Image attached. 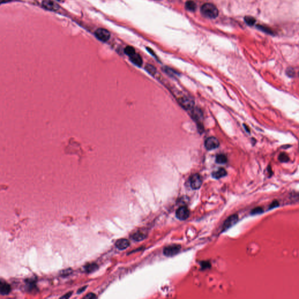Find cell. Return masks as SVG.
Masks as SVG:
<instances>
[{
    "label": "cell",
    "mask_w": 299,
    "mask_h": 299,
    "mask_svg": "<svg viewBox=\"0 0 299 299\" xmlns=\"http://www.w3.org/2000/svg\"><path fill=\"white\" fill-rule=\"evenodd\" d=\"M200 11L204 16L210 19H215L219 15L217 8L212 3L204 4L201 7Z\"/></svg>",
    "instance_id": "6da1fadb"
},
{
    "label": "cell",
    "mask_w": 299,
    "mask_h": 299,
    "mask_svg": "<svg viewBox=\"0 0 299 299\" xmlns=\"http://www.w3.org/2000/svg\"><path fill=\"white\" fill-rule=\"evenodd\" d=\"M178 101L181 106L186 110L191 109L194 105V101L190 97L187 96H182L178 99Z\"/></svg>",
    "instance_id": "7a4b0ae2"
},
{
    "label": "cell",
    "mask_w": 299,
    "mask_h": 299,
    "mask_svg": "<svg viewBox=\"0 0 299 299\" xmlns=\"http://www.w3.org/2000/svg\"><path fill=\"white\" fill-rule=\"evenodd\" d=\"M181 249V246L178 244H173L164 248L163 253L166 257H173L176 255Z\"/></svg>",
    "instance_id": "3957f363"
},
{
    "label": "cell",
    "mask_w": 299,
    "mask_h": 299,
    "mask_svg": "<svg viewBox=\"0 0 299 299\" xmlns=\"http://www.w3.org/2000/svg\"><path fill=\"white\" fill-rule=\"evenodd\" d=\"M95 35L98 39L103 42L108 41L111 37L110 32L103 28L98 29L95 32Z\"/></svg>",
    "instance_id": "277c9868"
},
{
    "label": "cell",
    "mask_w": 299,
    "mask_h": 299,
    "mask_svg": "<svg viewBox=\"0 0 299 299\" xmlns=\"http://www.w3.org/2000/svg\"><path fill=\"white\" fill-rule=\"evenodd\" d=\"M190 187L193 189H199L202 184V179L201 176L198 174L192 175L190 179Z\"/></svg>",
    "instance_id": "5b68a950"
},
{
    "label": "cell",
    "mask_w": 299,
    "mask_h": 299,
    "mask_svg": "<svg viewBox=\"0 0 299 299\" xmlns=\"http://www.w3.org/2000/svg\"><path fill=\"white\" fill-rule=\"evenodd\" d=\"M238 220V217L237 214H233L228 217L225 221L224 222L223 227H222V230L225 231L226 230L231 228L232 226H233L235 224L237 223V222Z\"/></svg>",
    "instance_id": "8992f818"
},
{
    "label": "cell",
    "mask_w": 299,
    "mask_h": 299,
    "mask_svg": "<svg viewBox=\"0 0 299 299\" xmlns=\"http://www.w3.org/2000/svg\"><path fill=\"white\" fill-rule=\"evenodd\" d=\"M42 5L43 8L51 11H56L60 8L59 5L52 0H43Z\"/></svg>",
    "instance_id": "52a82bcc"
},
{
    "label": "cell",
    "mask_w": 299,
    "mask_h": 299,
    "mask_svg": "<svg viewBox=\"0 0 299 299\" xmlns=\"http://www.w3.org/2000/svg\"><path fill=\"white\" fill-rule=\"evenodd\" d=\"M220 143L218 139L214 137H209L206 140L205 143V146L206 149L208 150L217 149Z\"/></svg>",
    "instance_id": "ba28073f"
},
{
    "label": "cell",
    "mask_w": 299,
    "mask_h": 299,
    "mask_svg": "<svg viewBox=\"0 0 299 299\" xmlns=\"http://www.w3.org/2000/svg\"><path fill=\"white\" fill-rule=\"evenodd\" d=\"M190 214L189 210L186 206H181L176 211V216L180 220L187 219Z\"/></svg>",
    "instance_id": "9c48e42d"
},
{
    "label": "cell",
    "mask_w": 299,
    "mask_h": 299,
    "mask_svg": "<svg viewBox=\"0 0 299 299\" xmlns=\"http://www.w3.org/2000/svg\"><path fill=\"white\" fill-rule=\"evenodd\" d=\"M130 245V242L128 239L122 238L118 240L115 243V246L117 248L120 250H124L126 249Z\"/></svg>",
    "instance_id": "30bf717a"
},
{
    "label": "cell",
    "mask_w": 299,
    "mask_h": 299,
    "mask_svg": "<svg viewBox=\"0 0 299 299\" xmlns=\"http://www.w3.org/2000/svg\"><path fill=\"white\" fill-rule=\"evenodd\" d=\"M11 292V287L6 282L0 281V293L2 295H7Z\"/></svg>",
    "instance_id": "8fae6325"
},
{
    "label": "cell",
    "mask_w": 299,
    "mask_h": 299,
    "mask_svg": "<svg viewBox=\"0 0 299 299\" xmlns=\"http://www.w3.org/2000/svg\"><path fill=\"white\" fill-rule=\"evenodd\" d=\"M130 60L138 67H141L143 64V60L140 54L135 53L133 55L129 57Z\"/></svg>",
    "instance_id": "7c38bea8"
},
{
    "label": "cell",
    "mask_w": 299,
    "mask_h": 299,
    "mask_svg": "<svg viewBox=\"0 0 299 299\" xmlns=\"http://www.w3.org/2000/svg\"><path fill=\"white\" fill-rule=\"evenodd\" d=\"M192 116L194 120L198 122L200 121L203 118V113L201 110L198 108H195L193 109L192 112Z\"/></svg>",
    "instance_id": "4fadbf2b"
},
{
    "label": "cell",
    "mask_w": 299,
    "mask_h": 299,
    "mask_svg": "<svg viewBox=\"0 0 299 299\" xmlns=\"http://www.w3.org/2000/svg\"><path fill=\"white\" fill-rule=\"evenodd\" d=\"M226 175H227V171H225V169L223 168H220L217 171L213 172L212 174V176L216 179L221 178L224 177Z\"/></svg>",
    "instance_id": "5bb4252c"
},
{
    "label": "cell",
    "mask_w": 299,
    "mask_h": 299,
    "mask_svg": "<svg viewBox=\"0 0 299 299\" xmlns=\"http://www.w3.org/2000/svg\"><path fill=\"white\" fill-rule=\"evenodd\" d=\"M185 8L190 11H195L196 9V4L192 0H189L185 3Z\"/></svg>",
    "instance_id": "9a60e30c"
},
{
    "label": "cell",
    "mask_w": 299,
    "mask_h": 299,
    "mask_svg": "<svg viewBox=\"0 0 299 299\" xmlns=\"http://www.w3.org/2000/svg\"><path fill=\"white\" fill-rule=\"evenodd\" d=\"M146 237H147V236L145 234H144L143 232L137 231L133 234L132 239H133L136 241H142L143 239H145Z\"/></svg>",
    "instance_id": "2e32d148"
},
{
    "label": "cell",
    "mask_w": 299,
    "mask_h": 299,
    "mask_svg": "<svg viewBox=\"0 0 299 299\" xmlns=\"http://www.w3.org/2000/svg\"><path fill=\"white\" fill-rule=\"evenodd\" d=\"M145 70H146V71L149 74L151 75H154L157 72V70H156L155 67L153 65H151L150 64H147L146 65Z\"/></svg>",
    "instance_id": "e0dca14e"
},
{
    "label": "cell",
    "mask_w": 299,
    "mask_h": 299,
    "mask_svg": "<svg viewBox=\"0 0 299 299\" xmlns=\"http://www.w3.org/2000/svg\"><path fill=\"white\" fill-rule=\"evenodd\" d=\"M98 268V266L96 263H90L85 266L86 271L88 273L92 272Z\"/></svg>",
    "instance_id": "ac0fdd59"
},
{
    "label": "cell",
    "mask_w": 299,
    "mask_h": 299,
    "mask_svg": "<svg viewBox=\"0 0 299 299\" xmlns=\"http://www.w3.org/2000/svg\"><path fill=\"white\" fill-rule=\"evenodd\" d=\"M216 162L219 164H225L227 162V157L224 154H219L216 157Z\"/></svg>",
    "instance_id": "d6986e66"
},
{
    "label": "cell",
    "mask_w": 299,
    "mask_h": 299,
    "mask_svg": "<svg viewBox=\"0 0 299 299\" xmlns=\"http://www.w3.org/2000/svg\"><path fill=\"white\" fill-rule=\"evenodd\" d=\"M124 51H125V54L127 56H129V57L133 55L135 53H136V51H135V49L132 47V46H127L125 48V50H124Z\"/></svg>",
    "instance_id": "ffe728a7"
},
{
    "label": "cell",
    "mask_w": 299,
    "mask_h": 299,
    "mask_svg": "<svg viewBox=\"0 0 299 299\" xmlns=\"http://www.w3.org/2000/svg\"><path fill=\"white\" fill-rule=\"evenodd\" d=\"M279 160L282 162H286L289 161V158L286 153H281L279 157Z\"/></svg>",
    "instance_id": "44dd1931"
},
{
    "label": "cell",
    "mask_w": 299,
    "mask_h": 299,
    "mask_svg": "<svg viewBox=\"0 0 299 299\" xmlns=\"http://www.w3.org/2000/svg\"><path fill=\"white\" fill-rule=\"evenodd\" d=\"M164 70L167 74H168L170 76H174L175 75L177 74V73L174 70H173L170 67H164Z\"/></svg>",
    "instance_id": "7402d4cb"
},
{
    "label": "cell",
    "mask_w": 299,
    "mask_h": 299,
    "mask_svg": "<svg viewBox=\"0 0 299 299\" xmlns=\"http://www.w3.org/2000/svg\"><path fill=\"white\" fill-rule=\"evenodd\" d=\"M245 22L248 24V25H250V26H252V25H254L255 22H256V20L254 18L252 17V16H246L245 18Z\"/></svg>",
    "instance_id": "603a6c76"
},
{
    "label": "cell",
    "mask_w": 299,
    "mask_h": 299,
    "mask_svg": "<svg viewBox=\"0 0 299 299\" xmlns=\"http://www.w3.org/2000/svg\"><path fill=\"white\" fill-rule=\"evenodd\" d=\"M262 212H263L262 208L259 207V208H256L254 209L251 212V214H260Z\"/></svg>",
    "instance_id": "cb8c5ba5"
},
{
    "label": "cell",
    "mask_w": 299,
    "mask_h": 299,
    "mask_svg": "<svg viewBox=\"0 0 299 299\" xmlns=\"http://www.w3.org/2000/svg\"><path fill=\"white\" fill-rule=\"evenodd\" d=\"M259 29H260L261 30L265 32H266L268 33H270V34H272V32L271 30H270L269 28H267L266 27H263V26H258Z\"/></svg>",
    "instance_id": "d4e9b609"
},
{
    "label": "cell",
    "mask_w": 299,
    "mask_h": 299,
    "mask_svg": "<svg viewBox=\"0 0 299 299\" xmlns=\"http://www.w3.org/2000/svg\"><path fill=\"white\" fill-rule=\"evenodd\" d=\"M286 73L288 76L292 77H293L294 75L295 74V71L293 68H289V69L287 70Z\"/></svg>",
    "instance_id": "484cf974"
},
{
    "label": "cell",
    "mask_w": 299,
    "mask_h": 299,
    "mask_svg": "<svg viewBox=\"0 0 299 299\" xmlns=\"http://www.w3.org/2000/svg\"><path fill=\"white\" fill-rule=\"evenodd\" d=\"M96 298H97L96 295H95L94 293H89L87 296H86L84 298V299H95Z\"/></svg>",
    "instance_id": "4316f807"
},
{
    "label": "cell",
    "mask_w": 299,
    "mask_h": 299,
    "mask_svg": "<svg viewBox=\"0 0 299 299\" xmlns=\"http://www.w3.org/2000/svg\"><path fill=\"white\" fill-rule=\"evenodd\" d=\"M146 49H147V50H148V51L150 53L151 55H152L154 57H156V56H155V53H154V51H153V50H152V49H151L149 48H147Z\"/></svg>",
    "instance_id": "83f0119b"
},
{
    "label": "cell",
    "mask_w": 299,
    "mask_h": 299,
    "mask_svg": "<svg viewBox=\"0 0 299 299\" xmlns=\"http://www.w3.org/2000/svg\"><path fill=\"white\" fill-rule=\"evenodd\" d=\"M13 0H0V5L3 4H6L10 2H11Z\"/></svg>",
    "instance_id": "f1b7e54d"
},
{
    "label": "cell",
    "mask_w": 299,
    "mask_h": 299,
    "mask_svg": "<svg viewBox=\"0 0 299 299\" xmlns=\"http://www.w3.org/2000/svg\"><path fill=\"white\" fill-rule=\"evenodd\" d=\"M278 205H279V204H278V202H277V201H276V202H273V203H272V205H271V206H270V209H271V208L272 209V208H274V207L277 206Z\"/></svg>",
    "instance_id": "f546056e"
},
{
    "label": "cell",
    "mask_w": 299,
    "mask_h": 299,
    "mask_svg": "<svg viewBox=\"0 0 299 299\" xmlns=\"http://www.w3.org/2000/svg\"><path fill=\"white\" fill-rule=\"evenodd\" d=\"M71 292H70V293H67V294H66L65 296H62V298H65V299H67V298H68L71 296Z\"/></svg>",
    "instance_id": "4dcf8cb0"
},
{
    "label": "cell",
    "mask_w": 299,
    "mask_h": 299,
    "mask_svg": "<svg viewBox=\"0 0 299 299\" xmlns=\"http://www.w3.org/2000/svg\"><path fill=\"white\" fill-rule=\"evenodd\" d=\"M86 287H87L84 286L83 287V289H82V288H81V289H79V290H78V293H81V292H84V291L85 290L84 289H85Z\"/></svg>",
    "instance_id": "1f68e13d"
},
{
    "label": "cell",
    "mask_w": 299,
    "mask_h": 299,
    "mask_svg": "<svg viewBox=\"0 0 299 299\" xmlns=\"http://www.w3.org/2000/svg\"><path fill=\"white\" fill-rule=\"evenodd\" d=\"M244 127H245V128H247V126H245V125H244ZM247 131H248V132H249V129H248V130H247Z\"/></svg>",
    "instance_id": "d6a6232c"
},
{
    "label": "cell",
    "mask_w": 299,
    "mask_h": 299,
    "mask_svg": "<svg viewBox=\"0 0 299 299\" xmlns=\"http://www.w3.org/2000/svg\"><path fill=\"white\" fill-rule=\"evenodd\" d=\"M57 1H60V0H57Z\"/></svg>",
    "instance_id": "836d02e7"
}]
</instances>
